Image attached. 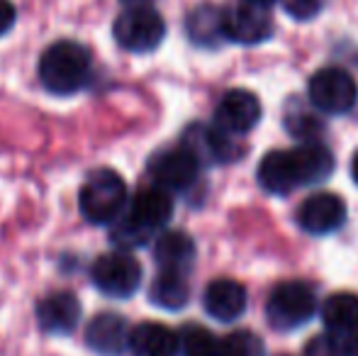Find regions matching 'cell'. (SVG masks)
Instances as JSON below:
<instances>
[{
  "label": "cell",
  "instance_id": "12",
  "mask_svg": "<svg viewBox=\"0 0 358 356\" xmlns=\"http://www.w3.org/2000/svg\"><path fill=\"white\" fill-rule=\"evenodd\" d=\"M346 218V205L336 193H315L300 205L297 222L310 234H329L341 227Z\"/></svg>",
  "mask_w": 358,
  "mask_h": 356
},
{
  "label": "cell",
  "instance_id": "5",
  "mask_svg": "<svg viewBox=\"0 0 358 356\" xmlns=\"http://www.w3.org/2000/svg\"><path fill=\"white\" fill-rule=\"evenodd\" d=\"M113 34L117 44L127 52L146 54L154 52L166 37V22L151 5L144 8H127L115 20Z\"/></svg>",
  "mask_w": 358,
  "mask_h": 356
},
{
  "label": "cell",
  "instance_id": "28",
  "mask_svg": "<svg viewBox=\"0 0 358 356\" xmlns=\"http://www.w3.org/2000/svg\"><path fill=\"white\" fill-rule=\"evenodd\" d=\"M15 17H17V13H15V5L10 3V0H0V37L13 29Z\"/></svg>",
  "mask_w": 358,
  "mask_h": 356
},
{
  "label": "cell",
  "instance_id": "21",
  "mask_svg": "<svg viewBox=\"0 0 358 356\" xmlns=\"http://www.w3.org/2000/svg\"><path fill=\"white\" fill-rule=\"evenodd\" d=\"M149 298L154 305L166 310H180L190 300V285L185 280V273L173 271H161L149 288Z\"/></svg>",
  "mask_w": 358,
  "mask_h": 356
},
{
  "label": "cell",
  "instance_id": "13",
  "mask_svg": "<svg viewBox=\"0 0 358 356\" xmlns=\"http://www.w3.org/2000/svg\"><path fill=\"white\" fill-rule=\"evenodd\" d=\"M80 320V303L71 290H57L39 300L37 322L49 334H69Z\"/></svg>",
  "mask_w": 358,
  "mask_h": 356
},
{
  "label": "cell",
  "instance_id": "17",
  "mask_svg": "<svg viewBox=\"0 0 358 356\" xmlns=\"http://www.w3.org/2000/svg\"><path fill=\"white\" fill-rule=\"evenodd\" d=\"M154 259L161 271L185 273L195 262V242L185 232H178V229L164 232L154 242Z\"/></svg>",
  "mask_w": 358,
  "mask_h": 356
},
{
  "label": "cell",
  "instance_id": "18",
  "mask_svg": "<svg viewBox=\"0 0 358 356\" xmlns=\"http://www.w3.org/2000/svg\"><path fill=\"white\" fill-rule=\"evenodd\" d=\"M259 183L261 188L273 195H285L292 188H297L300 178H297V169L292 162V152L275 149V152L266 154L259 164Z\"/></svg>",
  "mask_w": 358,
  "mask_h": 356
},
{
  "label": "cell",
  "instance_id": "23",
  "mask_svg": "<svg viewBox=\"0 0 358 356\" xmlns=\"http://www.w3.org/2000/svg\"><path fill=\"white\" fill-rule=\"evenodd\" d=\"M178 344L183 356H222V339L200 325H188L180 329Z\"/></svg>",
  "mask_w": 358,
  "mask_h": 356
},
{
  "label": "cell",
  "instance_id": "16",
  "mask_svg": "<svg viewBox=\"0 0 358 356\" xmlns=\"http://www.w3.org/2000/svg\"><path fill=\"white\" fill-rule=\"evenodd\" d=\"M127 349L134 356H178V334L159 322H142L129 329Z\"/></svg>",
  "mask_w": 358,
  "mask_h": 356
},
{
  "label": "cell",
  "instance_id": "15",
  "mask_svg": "<svg viewBox=\"0 0 358 356\" xmlns=\"http://www.w3.org/2000/svg\"><path fill=\"white\" fill-rule=\"evenodd\" d=\"M129 327L124 318L103 313L85 327V344L98 356H120L127 349Z\"/></svg>",
  "mask_w": 358,
  "mask_h": 356
},
{
  "label": "cell",
  "instance_id": "27",
  "mask_svg": "<svg viewBox=\"0 0 358 356\" xmlns=\"http://www.w3.org/2000/svg\"><path fill=\"white\" fill-rule=\"evenodd\" d=\"M322 5H324V0H283V10L297 22L317 17Z\"/></svg>",
  "mask_w": 358,
  "mask_h": 356
},
{
  "label": "cell",
  "instance_id": "9",
  "mask_svg": "<svg viewBox=\"0 0 358 356\" xmlns=\"http://www.w3.org/2000/svg\"><path fill=\"white\" fill-rule=\"evenodd\" d=\"M200 162L185 147L166 149L156 154L149 164V173L159 188L169 193H185L198 180Z\"/></svg>",
  "mask_w": 358,
  "mask_h": 356
},
{
  "label": "cell",
  "instance_id": "11",
  "mask_svg": "<svg viewBox=\"0 0 358 356\" xmlns=\"http://www.w3.org/2000/svg\"><path fill=\"white\" fill-rule=\"evenodd\" d=\"M183 147L198 159L200 164H231L244 154V149L220 127L193 124L185 132Z\"/></svg>",
  "mask_w": 358,
  "mask_h": 356
},
{
  "label": "cell",
  "instance_id": "4",
  "mask_svg": "<svg viewBox=\"0 0 358 356\" xmlns=\"http://www.w3.org/2000/svg\"><path fill=\"white\" fill-rule=\"evenodd\" d=\"M317 298L315 290L302 280H285L278 288H273L266 305V315H268L271 327L278 332L287 329H297L315 315Z\"/></svg>",
  "mask_w": 358,
  "mask_h": 356
},
{
  "label": "cell",
  "instance_id": "19",
  "mask_svg": "<svg viewBox=\"0 0 358 356\" xmlns=\"http://www.w3.org/2000/svg\"><path fill=\"white\" fill-rule=\"evenodd\" d=\"M292 162L297 169L300 185H315L331 176L334 171V157L324 144L305 142L297 149H292Z\"/></svg>",
  "mask_w": 358,
  "mask_h": 356
},
{
  "label": "cell",
  "instance_id": "31",
  "mask_svg": "<svg viewBox=\"0 0 358 356\" xmlns=\"http://www.w3.org/2000/svg\"><path fill=\"white\" fill-rule=\"evenodd\" d=\"M244 3H251V5H259V8H268V5H273L275 0H244Z\"/></svg>",
  "mask_w": 358,
  "mask_h": 356
},
{
  "label": "cell",
  "instance_id": "22",
  "mask_svg": "<svg viewBox=\"0 0 358 356\" xmlns=\"http://www.w3.org/2000/svg\"><path fill=\"white\" fill-rule=\"evenodd\" d=\"M188 37L200 47H217L222 42V10L215 5H200L185 20Z\"/></svg>",
  "mask_w": 358,
  "mask_h": 356
},
{
  "label": "cell",
  "instance_id": "26",
  "mask_svg": "<svg viewBox=\"0 0 358 356\" xmlns=\"http://www.w3.org/2000/svg\"><path fill=\"white\" fill-rule=\"evenodd\" d=\"M305 356H346V352L334 334H317L307 342Z\"/></svg>",
  "mask_w": 358,
  "mask_h": 356
},
{
  "label": "cell",
  "instance_id": "8",
  "mask_svg": "<svg viewBox=\"0 0 358 356\" xmlns=\"http://www.w3.org/2000/svg\"><path fill=\"white\" fill-rule=\"evenodd\" d=\"M273 34V20L266 8L251 3H236L222 10V37L236 44H261Z\"/></svg>",
  "mask_w": 358,
  "mask_h": 356
},
{
  "label": "cell",
  "instance_id": "29",
  "mask_svg": "<svg viewBox=\"0 0 358 356\" xmlns=\"http://www.w3.org/2000/svg\"><path fill=\"white\" fill-rule=\"evenodd\" d=\"M344 352L346 356H358V329L349 334V339L344 342Z\"/></svg>",
  "mask_w": 358,
  "mask_h": 356
},
{
  "label": "cell",
  "instance_id": "32",
  "mask_svg": "<svg viewBox=\"0 0 358 356\" xmlns=\"http://www.w3.org/2000/svg\"><path fill=\"white\" fill-rule=\"evenodd\" d=\"M351 176H354V180H356V185H358V152H356L354 162H351Z\"/></svg>",
  "mask_w": 358,
  "mask_h": 356
},
{
  "label": "cell",
  "instance_id": "30",
  "mask_svg": "<svg viewBox=\"0 0 358 356\" xmlns=\"http://www.w3.org/2000/svg\"><path fill=\"white\" fill-rule=\"evenodd\" d=\"M124 8H144V5H151L154 0H120Z\"/></svg>",
  "mask_w": 358,
  "mask_h": 356
},
{
  "label": "cell",
  "instance_id": "10",
  "mask_svg": "<svg viewBox=\"0 0 358 356\" xmlns=\"http://www.w3.org/2000/svg\"><path fill=\"white\" fill-rule=\"evenodd\" d=\"M261 103L251 90L234 88L222 95L215 110V127L227 134H246L259 124Z\"/></svg>",
  "mask_w": 358,
  "mask_h": 356
},
{
  "label": "cell",
  "instance_id": "1",
  "mask_svg": "<svg viewBox=\"0 0 358 356\" xmlns=\"http://www.w3.org/2000/svg\"><path fill=\"white\" fill-rule=\"evenodd\" d=\"M173 215V200L171 193L159 185L144 188L129 203L127 213L115 220L113 242H117L122 249L144 247L156 229H161Z\"/></svg>",
  "mask_w": 358,
  "mask_h": 356
},
{
  "label": "cell",
  "instance_id": "2",
  "mask_svg": "<svg viewBox=\"0 0 358 356\" xmlns=\"http://www.w3.org/2000/svg\"><path fill=\"white\" fill-rule=\"evenodd\" d=\"M90 71H93L90 52L83 44L71 42V39L52 44L42 54L37 66L42 86L57 95H71L76 90L85 88L90 81Z\"/></svg>",
  "mask_w": 358,
  "mask_h": 356
},
{
  "label": "cell",
  "instance_id": "14",
  "mask_svg": "<svg viewBox=\"0 0 358 356\" xmlns=\"http://www.w3.org/2000/svg\"><path fill=\"white\" fill-rule=\"evenodd\" d=\"M205 313L217 322H234L246 310V290L231 278H217L205 288Z\"/></svg>",
  "mask_w": 358,
  "mask_h": 356
},
{
  "label": "cell",
  "instance_id": "20",
  "mask_svg": "<svg viewBox=\"0 0 358 356\" xmlns=\"http://www.w3.org/2000/svg\"><path fill=\"white\" fill-rule=\"evenodd\" d=\"M322 320L331 334H351L358 329V295L334 293L322 308Z\"/></svg>",
  "mask_w": 358,
  "mask_h": 356
},
{
  "label": "cell",
  "instance_id": "6",
  "mask_svg": "<svg viewBox=\"0 0 358 356\" xmlns=\"http://www.w3.org/2000/svg\"><path fill=\"white\" fill-rule=\"evenodd\" d=\"M310 103L327 115L349 113L358 100V86L349 71L339 66H324L310 78Z\"/></svg>",
  "mask_w": 358,
  "mask_h": 356
},
{
  "label": "cell",
  "instance_id": "3",
  "mask_svg": "<svg viewBox=\"0 0 358 356\" xmlns=\"http://www.w3.org/2000/svg\"><path fill=\"white\" fill-rule=\"evenodd\" d=\"M127 205L124 180L113 169H95L85 176L78 193L80 215L90 225H113Z\"/></svg>",
  "mask_w": 358,
  "mask_h": 356
},
{
  "label": "cell",
  "instance_id": "24",
  "mask_svg": "<svg viewBox=\"0 0 358 356\" xmlns=\"http://www.w3.org/2000/svg\"><path fill=\"white\" fill-rule=\"evenodd\" d=\"M222 356H264V342L249 329H236L222 339Z\"/></svg>",
  "mask_w": 358,
  "mask_h": 356
},
{
  "label": "cell",
  "instance_id": "25",
  "mask_svg": "<svg viewBox=\"0 0 358 356\" xmlns=\"http://www.w3.org/2000/svg\"><path fill=\"white\" fill-rule=\"evenodd\" d=\"M285 124L297 139H305V142H310V137L320 134V129H322L320 120L312 118V115L305 113V110H300V113H290L285 118Z\"/></svg>",
  "mask_w": 358,
  "mask_h": 356
},
{
  "label": "cell",
  "instance_id": "7",
  "mask_svg": "<svg viewBox=\"0 0 358 356\" xmlns=\"http://www.w3.org/2000/svg\"><path fill=\"white\" fill-rule=\"evenodd\" d=\"M93 283L110 298H129L142 283V266L127 252H113L93 264Z\"/></svg>",
  "mask_w": 358,
  "mask_h": 356
}]
</instances>
